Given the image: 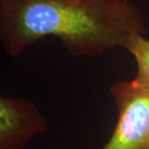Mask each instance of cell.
Masks as SVG:
<instances>
[{"label":"cell","mask_w":149,"mask_h":149,"mask_svg":"<svg viewBox=\"0 0 149 149\" xmlns=\"http://www.w3.org/2000/svg\"><path fill=\"white\" fill-rule=\"evenodd\" d=\"M109 92L118 121L103 149H149V89L133 80H119Z\"/></svg>","instance_id":"2"},{"label":"cell","mask_w":149,"mask_h":149,"mask_svg":"<svg viewBox=\"0 0 149 149\" xmlns=\"http://www.w3.org/2000/svg\"><path fill=\"white\" fill-rule=\"evenodd\" d=\"M123 48L133 56L138 65L133 81L149 89V38L144 34L136 33L128 37Z\"/></svg>","instance_id":"4"},{"label":"cell","mask_w":149,"mask_h":149,"mask_svg":"<svg viewBox=\"0 0 149 149\" xmlns=\"http://www.w3.org/2000/svg\"><path fill=\"white\" fill-rule=\"evenodd\" d=\"M136 33H147L143 17L126 0H0V41L14 58L48 36L73 56H96Z\"/></svg>","instance_id":"1"},{"label":"cell","mask_w":149,"mask_h":149,"mask_svg":"<svg viewBox=\"0 0 149 149\" xmlns=\"http://www.w3.org/2000/svg\"><path fill=\"white\" fill-rule=\"evenodd\" d=\"M47 128V120L31 100L0 97V149H24Z\"/></svg>","instance_id":"3"},{"label":"cell","mask_w":149,"mask_h":149,"mask_svg":"<svg viewBox=\"0 0 149 149\" xmlns=\"http://www.w3.org/2000/svg\"><path fill=\"white\" fill-rule=\"evenodd\" d=\"M126 1H129V0H126Z\"/></svg>","instance_id":"5"}]
</instances>
